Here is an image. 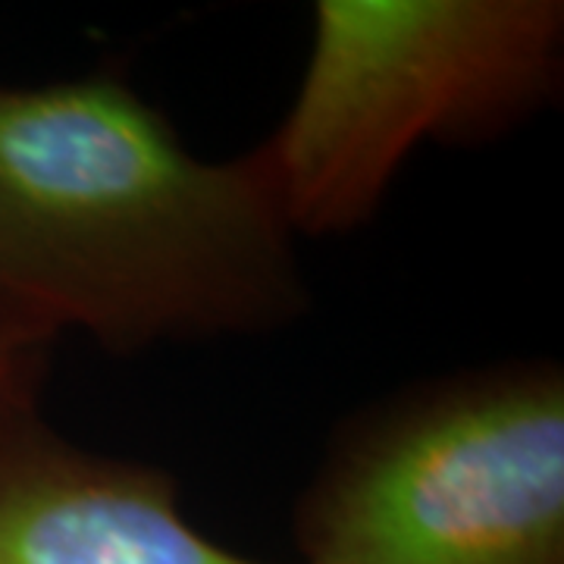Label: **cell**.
<instances>
[{
  "label": "cell",
  "instance_id": "cell-3",
  "mask_svg": "<svg viewBox=\"0 0 564 564\" xmlns=\"http://www.w3.org/2000/svg\"><path fill=\"white\" fill-rule=\"evenodd\" d=\"M295 540L304 564H564V370L492 364L361 411Z\"/></svg>",
  "mask_w": 564,
  "mask_h": 564
},
{
  "label": "cell",
  "instance_id": "cell-4",
  "mask_svg": "<svg viewBox=\"0 0 564 564\" xmlns=\"http://www.w3.org/2000/svg\"><path fill=\"white\" fill-rule=\"evenodd\" d=\"M0 564H267L188 524L176 480L0 408Z\"/></svg>",
  "mask_w": 564,
  "mask_h": 564
},
{
  "label": "cell",
  "instance_id": "cell-2",
  "mask_svg": "<svg viewBox=\"0 0 564 564\" xmlns=\"http://www.w3.org/2000/svg\"><path fill=\"white\" fill-rule=\"evenodd\" d=\"M562 79V0H317L302 85L263 141L295 236L358 229L414 148L505 139Z\"/></svg>",
  "mask_w": 564,
  "mask_h": 564
},
{
  "label": "cell",
  "instance_id": "cell-1",
  "mask_svg": "<svg viewBox=\"0 0 564 564\" xmlns=\"http://www.w3.org/2000/svg\"><path fill=\"white\" fill-rule=\"evenodd\" d=\"M263 141L195 158L113 76L0 85V321L139 355L270 336L311 289Z\"/></svg>",
  "mask_w": 564,
  "mask_h": 564
},
{
  "label": "cell",
  "instance_id": "cell-5",
  "mask_svg": "<svg viewBox=\"0 0 564 564\" xmlns=\"http://www.w3.org/2000/svg\"><path fill=\"white\" fill-rule=\"evenodd\" d=\"M51 339L0 321V408L32 402Z\"/></svg>",
  "mask_w": 564,
  "mask_h": 564
}]
</instances>
